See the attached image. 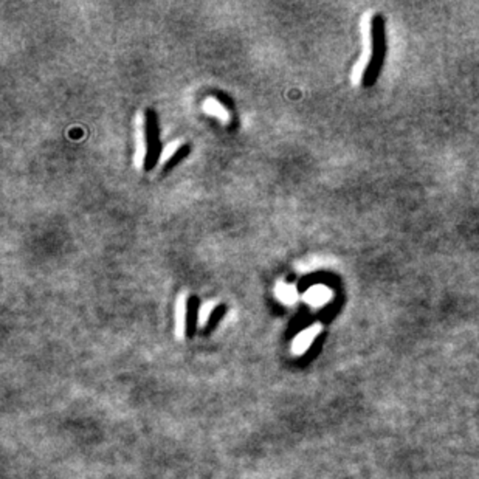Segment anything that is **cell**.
Here are the masks:
<instances>
[{"mask_svg": "<svg viewBox=\"0 0 479 479\" xmlns=\"http://www.w3.org/2000/svg\"><path fill=\"white\" fill-rule=\"evenodd\" d=\"M216 306H217V301H207V303L202 304V307L199 308V316H197L199 328H205L207 326L209 316L213 315Z\"/></svg>", "mask_w": 479, "mask_h": 479, "instance_id": "8", "label": "cell"}, {"mask_svg": "<svg viewBox=\"0 0 479 479\" xmlns=\"http://www.w3.org/2000/svg\"><path fill=\"white\" fill-rule=\"evenodd\" d=\"M186 313H188V295L183 292L177 296L174 307V334L178 340H182L186 334Z\"/></svg>", "mask_w": 479, "mask_h": 479, "instance_id": "3", "label": "cell"}, {"mask_svg": "<svg viewBox=\"0 0 479 479\" xmlns=\"http://www.w3.org/2000/svg\"><path fill=\"white\" fill-rule=\"evenodd\" d=\"M321 326L320 324H313V326L304 329L301 334H298L294 342H292V354L294 355H303L311 345L315 342V338L320 335Z\"/></svg>", "mask_w": 479, "mask_h": 479, "instance_id": "2", "label": "cell"}, {"mask_svg": "<svg viewBox=\"0 0 479 479\" xmlns=\"http://www.w3.org/2000/svg\"><path fill=\"white\" fill-rule=\"evenodd\" d=\"M303 299L313 307H320L323 304H326L330 299V290L324 286H315L312 289H308L306 294L303 295Z\"/></svg>", "mask_w": 479, "mask_h": 479, "instance_id": "5", "label": "cell"}, {"mask_svg": "<svg viewBox=\"0 0 479 479\" xmlns=\"http://www.w3.org/2000/svg\"><path fill=\"white\" fill-rule=\"evenodd\" d=\"M202 109H204L208 117L217 118L222 125H229L231 121L229 109H226L222 103H219L216 98H213V96H208L204 104H202Z\"/></svg>", "mask_w": 479, "mask_h": 479, "instance_id": "4", "label": "cell"}, {"mask_svg": "<svg viewBox=\"0 0 479 479\" xmlns=\"http://www.w3.org/2000/svg\"><path fill=\"white\" fill-rule=\"evenodd\" d=\"M148 158V132L144 113L138 112L134 118V168L142 171Z\"/></svg>", "mask_w": 479, "mask_h": 479, "instance_id": "1", "label": "cell"}, {"mask_svg": "<svg viewBox=\"0 0 479 479\" xmlns=\"http://www.w3.org/2000/svg\"><path fill=\"white\" fill-rule=\"evenodd\" d=\"M182 148V140H174V142H169L163 149H161L160 156H158V165L163 166L166 165L169 160H171L175 154L178 152V149Z\"/></svg>", "mask_w": 479, "mask_h": 479, "instance_id": "7", "label": "cell"}, {"mask_svg": "<svg viewBox=\"0 0 479 479\" xmlns=\"http://www.w3.org/2000/svg\"><path fill=\"white\" fill-rule=\"evenodd\" d=\"M275 295L282 304H289V306L295 304L298 301V298H299L298 290H296L294 284H287L284 281H279L278 284H276Z\"/></svg>", "mask_w": 479, "mask_h": 479, "instance_id": "6", "label": "cell"}]
</instances>
